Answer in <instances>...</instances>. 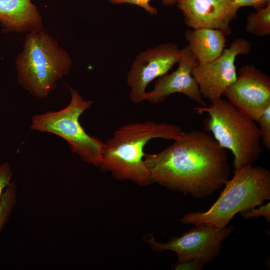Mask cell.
I'll return each mask as SVG.
<instances>
[{
  "instance_id": "obj_1",
  "label": "cell",
  "mask_w": 270,
  "mask_h": 270,
  "mask_svg": "<svg viewBox=\"0 0 270 270\" xmlns=\"http://www.w3.org/2000/svg\"><path fill=\"white\" fill-rule=\"evenodd\" d=\"M152 183L200 199L221 189L228 180L226 150L204 131L182 132L162 152L146 154Z\"/></svg>"
},
{
  "instance_id": "obj_2",
  "label": "cell",
  "mask_w": 270,
  "mask_h": 270,
  "mask_svg": "<svg viewBox=\"0 0 270 270\" xmlns=\"http://www.w3.org/2000/svg\"><path fill=\"white\" fill-rule=\"evenodd\" d=\"M182 132L177 126L152 120L124 124L104 142L99 167L119 180H130L141 186L152 184L144 162L146 146L156 138L174 140Z\"/></svg>"
},
{
  "instance_id": "obj_3",
  "label": "cell",
  "mask_w": 270,
  "mask_h": 270,
  "mask_svg": "<svg viewBox=\"0 0 270 270\" xmlns=\"http://www.w3.org/2000/svg\"><path fill=\"white\" fill-rule=\"evenodd\" d=\"M224 184V189L206 212H192L180 221L183 224L204 225L220 230L234 216L270 200V172L265 168L250 164L236 170Z\"/></svg>"
},
{
  "instance_id": "obj_4",
  "label": "cell",
  "mask_w": 270,
  "mask_h": 270,
  "mask_svg": "<svg viewBox=\"0 0 270 270\" xmlns=\"http://www.w3.org/2000/svg\"><path fill=\"white\" fill-rule=\"evenodd\" d=\"M16 64L21 86L34 96L44 98L70 73L72 61L58 42L42 30L27 35Z\"/></svg>"
},
{
  "instance_id": "obj_5",
  "label": "cell",
  "mask_w": 270,
  "mask_h": 270,
  "mask_svg": "<svg viewBox=\"0 0 270 270\" xmlns=\"http://www.w3.org/2000/svg\"><path fill=\"white\" fill-rule=\"evenodd\" d=\"M194 110L209 116L204 121V128L212 134L220 147L232 153L235 170L253 164L260 158L264 148L259 128L254 120L222 98L208 107Z\"/></svg>"
},
{
  "instance_id": "obj_6",
  "label": "cell",
  "mask_w": 270,
  "mask_h": 270,
  "mask_svg": "<svg viewBox=\"0 0 270 270\" xmlns=\"http://www.w3.org/2000/svg\"><path fill=\"white\" fill-rule=\"evenodd\" d=\"M71 100L60 111L48 112L32 118L31 129L56 135L69 144L73 153L84 162L99 167L102 160L104 142L88 134L82 126L80 117L93 104L77 90L70 88Z\"/></svg>"
},
{
  "instance_id": "obj_7",
  "label": "cell",
  "mask_w": 270,
  "mask_h": 270,
  "mask_svg": "<svg viewBox=\"0 0 270 270\" xmlns=\"http://www.w3.org/2000/svg\"><path fill=\"white\" fill-rule=\"evenodd\" d=\"M234 227L220 230L198 225L182 235L171 238L166 243L157 242L152 237L148 241L158 252L171 250L178 256V262L196 260L206 264L217 258L224 241L232 233Z\"/></svg>"
},
{
  "instance_id": "obj_8",
  "label": "cell",
  "mask_w": 270,
  "mask_h": 270,
  "mask_svg": "<svg viewBox=\"0 0 270 270\" xmlns=\"http://www.w3.org/2000/svg\"><path fill=\"white\" fill-rule=\"evenodd\" d=\"M248 40L238 38L225 48L215 60L199 64L193 70L202 98L212 103L222 98L227 88L236 80L235 62L239 55H248L252 50Z\"/></svg>"
},
{
  "instance_id": "obj_9",
  "label": "cell",
  "mask_w": 270,
  "mask_h": 270,
  "mask_svg": "<svg viewBox=\"0 0 270 270\" xmlns=\"http://www.w3.org/2000/svg\"><path fill=\"white\" fill-rule=\"evenodd\" d=\"M180 59V50L174 43L164 44L140 52L127 76L131 101L135 104L145 101L148 84L168 74Z\"/></svg>"
},
{
  "instance_id": "obj_10",
  "label": "cell",
  "mask_w": 270,
  "mask_h": 270,
  "mask_svg": "<svg viewBox=\"0 0 270 270\" xmlns=\"http://www.w3.org/2000/svg\"><path fill=\"white\" fill-rule=\"evenodd\" d=\"M224 96L257 122L263 111L270 106V78L254 65L244 66Z\"/></svg>"
},
{
  "instance_id": "obj_11",
  "label": "cell",
  "mask_w": 270,
  "mask_h": 270,
  "mask_svg": "<svg viewBox=\"0 0 270 270\" xmlns=\"http://www.w3.org/2000/svg\"><path fill=\"white\" fill-rule=\"evenodd\" d=\"M176 70L158 78L152 90L146 93L145 100L152 104L164 102L174 94H182L201 106L206 105L203 100L198 84L192 73L198 64L188 46L180 50V59Z\"/></svg>"
},
{
  "instance_id": "obj_12",
  "label": "cell",
  "mask_w": 270,
  "mask_h": 270,
  "mask_svg": "<svg viewBox=\"0 0 270 270\" xmlns=\"http://www.w3.org/2000/svg\"><path fill=\"white\" fill-rule=\"evenodd\" d=\"M176 5L187 27L216 29L226 36L239 10L231 0H177Z\"/></svg>"
},
{
  "instance_id": "obj_13",
  "label": "cell",
  "mask_w": 270,
  "mask_h": 270,
  "mask_svg": "<svg viewBox=\"0 0 270 270\" xmlns=\"http://www.w3.org/2000/svg\"><path fill=\"white\" fill-rule=\"evenodd\" d=\"M0 24L6 34L44 29L41 14L32 0H0Z\"/></svg>"
},
{
  "instance_id": "obj_14",
  "label": "cell",
  "mask_w": 270,
  "mask_h": 270,
  "mask_svg": "<svg viewBox=\"0 0 270 270\" xmlns=\"http://www.w3.org/2000/svg\"><path fill=\"white\" fill-rule=\"evenodd\" d=\"M226 36L223 32L209 28L192 29L185 33L188 46L199 64L212 62L222 54Z\"/></svg>"
},
{
  "instance_id": "obj_15",
  "label": "cell",
  "mask_w": 270,
  "mask_h": 270,
  "mask_svg": "<svg viewBox=\"0 0 270 270\" xmlns=\"http://www.w3.org/2000/svg\"><path fill=\"white\" fill-rule=\"evenodd\" d=\"M246 30L258 36L270 34V4L251 13L246 18Z\"/></svg>"
},
{
  "instance_id": "obj_16",
  "label": "cell",
  "mask_w": 270,
  "mask_h": 270,
  "mask_svg": "<svg viewBox=\"0 0 270 270\" xmlns=\"http://www.w3.org/2000/svg\"><path fill=\"white\" fill-rule=\"evenodd\" d=\"M18 186L15 182L6 188L0 202V237L16 204Z\"/></svg>"
},
{
  "instance_id": "obj_17",
  "label": "cell",
  "mask_w": 270,
  "mask_h": 270,
  "mask_svg": "<svg viewBox=\"0 0 270 270\" xmlns=\"http://www.w3.org/2000/svg\"><path fill=\"white\" fill-rule=\"evenodd\" d=\"M257 122L260 124L262 140L263 146L270 150V106L262 112Z\"/></svg>"
},
{
  "instance_id": "obj_18",
  "label": "cell",
  "mask_w": 270,
  "mask_h": 270,
  "mask_svg": "<svg viewBox=\"0 0 270 270\" xmlns=\"http://www.w3.org/2000/svg\"><path fill=\"white\" fill-rule=\"evenodd\" d=\"M111 4H128L136 5L144 9L146 12L152 15L158 14L156 8L150 6V2L152 0H108ZM163 4L166 6H174L176 4L177 0H162Z\"/></svg>"
},
{
  "instance_id": "obj_19",
  "label": "cell",
  "mask_w": 270,
  "mask_h": 270,
  "mask_svg": "<svg viewBox=\"0 0 270 270\" xmlns=\"http://www.w3.org/2000/svg\"><path fill=\"white\" fill-rule=\"evenodd\" d=\"M13 173L9 163L0 166V202L6 188L10 184Z\"/></svg>"
},
{
  "instance_id": "obj_20",
  "label": "cell",
  "mask_w": 270,
  "mask_h": 270,
  "mask_svg": "<svg viewBox=\"0 0 270 270\" xmlns=\"http://www.w3.org/2000/svg\"><path fill=\"white\" fill-rule=\"evenodd\" d=\"M270 202L265 206H260L259 208H254L246 212H243L242 216L245 218H258L263 217L266 222L270 221Z\"/></svg>"
},
{
  "instance_id": "obj_21",
  "label": "cell",
  "mask_w": 270,
  "mask_h": 270,
  "mask_svg": "<svg viewBox=\"0 0 270 270\" xmlns=\"http://www.w3.org/2000/svg\"><path fill=\"white\" fill-rule=\"evenodd\" d=\"M238 8L248 6L254 8L256 10L270 4V0H231Z\"/></svg>"
},
{
  "instance_id": "obj_22",
  "label": "cell",
  "mask_w": 270,
  "mask_h": 270,
  "mask_svg": "<svg viewBox=\"0 0 270 270\" xmlns=\"http://www.w3.org/2000/svg\"><path fill=\"white\" fill-rule=\"evenodd\" d=\"M204 264L196 260L187 261L177 262L174 266L175 270H201L204 266Z\"/></svg>"
}]
</instances>
